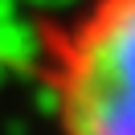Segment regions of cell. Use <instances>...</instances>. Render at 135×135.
<instances>
[{
    "instance_id": "obj_1",
    "label": "cell",
    "mask_w": 135,
    "mask_h": 135,
    "mask_svg": "<svg viewBox=\"0 0 135 135\" xmlns=\"http://www.w3.org/2000/svg\"><path fill=\"white\" fill-rule=\"evenodd\" d=\"M29 74L61 135H135V0L33 17Z\"/></svg>"
}]
</instances>
